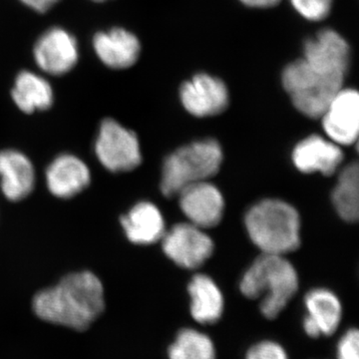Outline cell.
I'll return each mask as SVG.
<instances>
[{"label": "cell", "mask_w": 359, "mask_h": 359, "mask_svg": "<svg viewBox=\"0 0 359 359\" xmlns=\"http://www.w3.org/2000/svg\"><path fill=\"white\" fill-rule=\"evenodd\" d=\"M245 359H290V356L282 344L266 339L252 344Z\"/></svg>", "instance_id": "cell-24"}, {"label": "cell", "mask_w": 359, "mask_h": 359, "mask_svg": "<svg viewBox=\"0 0 359 359\" xmlns=\"http://www.w3.org/2000/svg\"><path fill=\"white\" fill-rule=\"evenodd\" d=\"M95 153L102 166L113 173L132 171L142 162L137 135L114 119H105L101 123Z\"/></svg>", "instance_id": "cell-6"}, {"label": "cell", "mask_w": 359, "mask_h": 359, "mask_svg": "<svg viewBox=\"0 0 359 359\" xmlns=\"http://www.w3.org/2000/svg\"><path fill=\"white\" fill-rule=\"evenodd\" d=\"M180 207L190 223L201 229L212 228L223 218V196L207 182L187 187L179 193Z\"/></svg>", "instance_id": "cell-12"}, {"label": "cell", "mask_w": 359, "mask_h": 359, "mask_svg": "<svg viewBox=\"0 0 359 359\" xmlns=\"http://www.w3.org/2000/svg\"><path fill=\"white\" fill-rule=\"evenodd\" d=\"M93 48L103 65L112 69H127L138 60L141 45L138 39L123 28L96 33Z\"/></svg>", "instance_id": "cell-15"}, {"label": "cell", "mask_w": 359, "mask_h": 359, "mask_svg": "<svg viewBox=\"0 0 359 359\" xmlns=\"http://www.w3.org/2000/svg\"><path fill=\"white\" fill-rule=\"evenodd\" d=\"M344 78L316 69L304 59L287 66L283 73V85L292 104L309 118H320L328 104L340 89Z\"/></svg>", "instance_id": "cell-5"}, {"label": "cell", "mask_w": 359, "mask_h": 359, "mask_svg": "<svg viewBox=\"0 0 359 359\" xmlns=\"http://www.w3.org/2000/svg\"><path fill=\"white\" fill-rule=\"evenodd\" d=\"M34 59L44 72L54 76L65 75L74 68L79 59L76 39L63 28H50L37 40Z\"/></svg>", "instance_id": "cell-8"}, {"label": "cell", "mask_w": 359, "mask_h": 359, "mask_svg": "<svg viewBox=\"0 0 359 359\" xmlns=\"http://www.w3.org/2000/svg\"><path fill=\"white\" fill-rule=\"evenodd\" d=\"M299 290L297 271L280 255L263 254L248 269L241 290L250 299H262V313L268 320L280 316Z\"/></svg>", "instance_id": "cell-2"}, {"label": "cell", "mask_w": 359, "mask_h": 359, "mask_svg": "<svg viewBox=\"0 0 359 359\" xmlns=\"http://www.w3.org/2000/svg\"><path fill=\"white\" fill-rule=\"evenodd\" d=\"M191 316L200 325H214L224 313V297L218 285L204 275L194 276L188 287Z\"/></svg>", "instance_id": "cell-19"}, {"label": "cell", "mask_w": 359, "mask_h": 359, "mask_svg": "<svg viewBox=\"0 0 359 359\" xmlns=\"http://www.w3.org/2000/svg\"><path fill=\"white\" fill-rule=\"evenodd\" d=\"M32 306L40 320L83 332L105 308L103 285L91 271L70 273L35 295Z\"/></svg>", "instance_id": "cell-1"}, {"label": "cell", "mask_w": 359, "mask_h": 359, "mask_svg": "<svg viewBox=\"0 0 359 359\" xmlns=\"http://www.w3.org/2000/svg\"><path fill=\"white\" fill-rule=\"evenodd\" d=\"M11 97L15 105L28 114L49 109L54 100L49 82L30 71H22L16 76Z\"/></svg>", "instance_id": "cell-20"}, {"label": "cell", "mask_w": 359, "mask_h": 359, "mask_svg": "<svg viewBox=\"0 0 359 359\" xmlns=\"http://www.w3.org/2000/svg\"><path fill=\"white\" fill-rule=\"evenodd\" d=\"M223 153L218 142L204 140L180 148L163 166L161 190L167 198L178 196L194 184L205 182L218 173Z\"/></svg>", "instance_id": "cell-4"}, {"label": "cell", "mask_w": 359, "mask_h": 359, "mask_svg": "<svg viewBox=\"0 0 359 359\" xmlns=\"http://www.w3.org/2000/svg\"><path fill=\"white\" fill-rule=\"evenodd\" d=\"M121 224L130 242L136 245L154 244L165 235L164 219L152 203L135 205L122 217Z\"/></svg>", "instance_id": "cell-18"}, {"label": "cell", "mask_w": 359, "mask_h": 359, "mask_svg": "<svg viewBox=\"0 0 359 359\" xmlns=\"http://www.w3.org/2000/svg\"><path fill=\"white\" fill-rule=\"evenodd\" d=\"M93 1H96V2H104V1H106V0H93Z\"/></svg>", "instance_id": "cell-28"}, {"label": "cell", "mask_w": 359, "mask_h": 359, "mask_svg": "<svg viewBox=\"0 0 359 359\" xmlns=\"http://www.w3.org/2000/svg\"><path fill=\"white\" fill-rule=\"evenodd\" d=\"M0 184L7 200L18 202L32 194L35 171L32 161L20 151H0Z\"/></svg>", "instance_id": "cell-16"}, {"label": "cell", "mask_w": 359, "mask_h": 359, "mask_svg": "<svg viewBox=\"0 0 359 359\" xmlns=\"http://www.w3.org/2000/svg\"><path fill=\"white\" fill-rule=\"evenodd\" d=\"M162 238L165 254L182 268H199L214 250L211 238L191 223L176 224Z\"/></svg>", "instance_id": "cell-7"}, {"label": "cell", "mask_w": 359, "mask_h": 359, "mask_svg": "<svg viewBox=\"0 0 359 359\" xmlns=\"http://www.w3.org/2000/svg\"><path fill=\"white\" fill-rule=\"evenodd\" d=\"M337 359H359L358 328H349L340 337L337 346Z\"/></svg>", "instance_id": "cell-25"}, {"label": "cell", "mask_w": 359, "mask_h": 359, "mask_svg": "<svg viewBox=\"0 0 359 359\" xmlns=\"http://www.w3.org/2000/svg\"><path fill=\"white\" fill-rule=\"evenodd\" d=\"M248 233L263 254L283 255L299 247L301 221L297 210L278 200H266L245 216Z\"/></svg>", "instance_id": "cell-3"}, {"label": "cell", "mask_w": 359, "mask_h": 359, "mask_svg": "<svg viewBox=\"0 0 359 359\" xmlns=\"http://www.w3.org/2000/svg\"><path fill=\"white\" fill-rule=\"evenodd\" d=\"M169 359H217V349L209 335L194 328H183L168 348Z\"/></svg>", "instance_id": "cell-22"}, {"label": "cell", "mask_w": 359, "mask_h": 359, "mask_svg": "<svg viewBox=\"0 0 359 359\" xmlns=\"http://www.w3.org/2000/svg\"><path fill=\"white\" fill-rule=\"evenodd\" d=\"M247 6L256 8H269L278 6L282 0H241Z\"/></svg>", "instance_id": "cell-27"}, {"label": "cell", "mask_w": 359, "mask_h": 359, "mask_svg": "<svg viewBox=\"0 0 359 359\" xmlns=\"http://www.w3.org/2000/svg\"><path fill=\"white\" fill-rule=\"evenodd\" d=\"M308 316L304 320V330L311 339L332 337L339 330L342 306L337 295L327 290H311L306 294Z\"/></svg>", "instance_id": "cell-14"}, {"label": "cell", "mask_w": 359, "mask_h": 359, "mask_svg": "<svg viewBox=\"0 0 359 359\" xmlns=\"http://www.w3.org/2000/svg\"><path fill=\"white\" fill-rule=\"evenodd\" d=\"M332 202L344 221H358L359 215V168L358 163L347 165L339 175L332 193Z\"/></svg>", "instance_id": "cell-21"}, {"label": "cell", "mask_w": 359, "mask_h": 359, "mask_svg": "<svg viewBox=\"0 0 359 359\" xmlns=\"http://www.w3.org/2000/svg\"><path fill=\"white\" fill-rule=\"evenodd\" d=\"M304 60L316 69L346 78L351 49L346 39L334 30L325 29L304 44Z\"/></svg>", "instance_id": "cell-11"}, {"label": "cell", "mask_w": 359, "mask_h": 359, "mask_svg": "<svg viewBox=\"0 0 359 359\" xmlns=\"http://www.w3.org/2000/svg\"><path fill=\"white\" fill-rule=\"evenodd\" d=\"M180 98L184 107L196 117H209L224 112L229 105V92L219 78L198 74L182 85Z\"/></svg>", "instance_id": "cell-10"}, {"label": "cell", "mask_w": 359, "mask_h": 359, "mask_svg": "<svg viewBox=\"0 0 359 359\" xmlns=\"http://www.w3.org/2000/svg\"><path fill=\"white\" fill-rule=\"evenodd\" d=\"M344 154L337 144L313 135L297 144L292 153L295 166L302 173L320 172L330 176L341 164Z\"/></svg>", "instance_id": "cell-17"}, {"label": "cell", "mask_w": 359, "mask_h": 359, "mask_svg": "<svg viewBox=\"0 0 359 359\" xmlns=\"http://www.w3.org/2000/svg\"><path fill=\"white\" fill-rule=\"evenodd\" d=\"M20 1L37 13H46L60 0H20Z\"/></svg>", "instance_id": "cell-26"}, {"label": "cell", "mask_w": 359, "mask_h": 359, "mask_svg": "<svg viewBox=\"0 0 359 359\" xmlns=\"http://www.w3.org/2000/svg\"><path fill=\"white\" fill-rule=\"evenodd\" d=\"M323 118V129L330 140L348 146L358 140L359 95L354 89H340L328 104Z\"/></svg>", "instance_id": "cell-9"}, {"label": "cell", "mask_w": 359, "mask_h": 359, "mask_svg": "<svg viewBox=\"0 0 359 359\" xmlns=\"http://www.w3.org/2000/svg\"><path fill=\"white\" fill-rule=\"evenodd\" d=\"M45 178L52 195L70 199L89 186L91 173L89 167L76 156L62 154L52 161Z\"/></svg>", "instance_id": "cell-13"}, {"label": "cell", "mask_w": 359, "mask_h": 359, "mask_svg": "<svg viewBox=\"0 0 359 359\" xmlns=\"http://www.w3.org/2000/svg\"><path fill=\"white\" fill-rule=\"evenodd\" d=\"M302 18L311 21L325 20L332 11V0H290Z\"/></svg>", "instance_id": "cell-23"}]
</instances>
